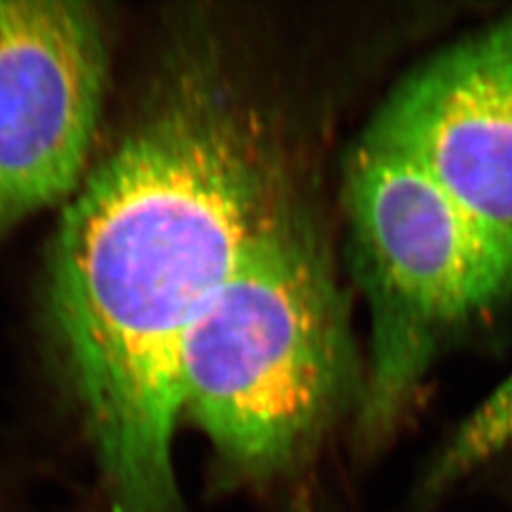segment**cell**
<instances>
[{"label": "cell", "mask_w": 512, "mask_h": 512, "mask_svg": "<svg viewBox=\"0 0 512 512\" xmlns=\"http://www.w3.org/2000/svg\"><path fill=\"white\" fill-rule=\"evenodd\" d=\"M365 387L348 302L302 203L256 243L184 340L183 421L209 488L268 499L313 473Z\"/></svg>", "instance_id": "7a4b0ae2"}, {"label": "cell", "mask_w": 512, "mask_h": 512, "mask_svg": "<svg viewBox=\"0 0 512 512\" xmlns=\"http://www.w3.org/2000/svg\"><path fill=\"white\" fill-rule=\"evenodd\" d=\"M361 139L416 165L512 239V16L408 74Z\"/></svg>", "instance_id": "5b68a950"}, {"label": "cell", "mask_w": 512, "mask_h": 512, "mask_svg": "<svg viewBox=\"0 0 512 512\" xmlns=\"http://www.w3.org/2000/svg\"><path fill=\"white\" fill-rule=\"evenodd\" d=\"M109 63L92 2L0 0V239L88 177Z\"/></svg>", "instance_id": "277c9868"}, {"label": "cell", "mask_w": 512, "mask_h": 512, "mask_svg": "<svg viewBox=\"0 0 512 512\" xmlns=\"http://www.w3.org/2000/svg\"><path fill=\"white\" fill-rule=\"evenodd\" d=\"M298 203L270 116L224 50L209 33L179 38L46 255V332L105 512H188L184 340Z\"/></svg>", "instance_id": "6da1fadb"}, {"label": "cell", "mask_w": 512, "mask_h": 512, "mask_svg": "<svg viewBox=\"0 0 512 512\" xmlns=\"http://www.w3.org/2000/svg\"><path fill=\"white\" fill-rule=\"evenodd\" d=\"M342 203L370 327L351 421L355 446L368 456L401 427L440 351L511 296L512 239L365 139L349 152Z\"/></svg>", "instance_id": "3957f363"}, {"label": "cell", "mask_w": 512, "mask_h": 512, "mask_svg": "<svg viewBox=\"0 0 512 512\" xmlns=\"http://www.w3.org/2000/svg\"><path fill=\"white\" fill-rule=\"evenodd\" d=\"M511 444L512 372L444 444L425 473L421 494L439 497Z\"/></svg>", "instance_id": "8992f818"}]
</instances>
